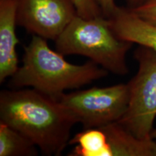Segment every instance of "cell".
I'll use <instances>...</instances> for the list:
<instances>
[{
  "instance_id": "obj_1",
  "label": "cell",
  "mask_w": 156,
  "mask_h": 156,
  "mask_svg": "<svg viewBox=\"0 0 156 156\" xmlns=\"http://www.w3.org/2000/svg\"><path fill=\"white\" fill-rule=\"evenodd\" d=\"M0 122L30 139L46 155H60L76 122L57 99L35 89L0 93Z\"/></svg>"
},
{
  "instance_id": "obj_12",
  "label": "cell",
  "mask_w": 156,
  "mask_h": 156,
  "mask_svg": "<svg viewBox=\"0 0 156 156\" xmlns=\"http://www.w3.org/2000/svg\"><path fill=\"white\" fill-rule=\"evenodd\" d=\"M130 9L140 18L156 25V0H146Z\"/></svg>"
},
{
  "instance_id": "obj_6",
  "label": "cell",
  "mask_w": 156,
  "mask_h": 156,
  "mask_svg": "<svg viewBox=\"0 0 156 156\" xmlns=\"http://www.w3.org/2000/svg\"><path fill=\"white\" fill-rule=\"evenodd\" d=\"M69 156H156V142L140 139L118 122L83 129L69 140Z\"/></svg>"
},
{
  "instance_id": "obj_9",
  "label": "cell",
  "mask_w": 156,
  "mask_h": 156,
  "mask_svg": "<svg viewBox=\"0 0 156 156\" xmlns=\"http://www.w3.org/2000/svg\"><path fill=\"white\" fill-rule=\"evenodd\" d=\"M108 19L119 38L156 51V25L140 18L130 9L121 7Z\"/></svg>"
},
{
  "instance_id": "obj_13",
  "label": "cell",
  "mask_w": 156,
  "mask_h": 156,
  "mask_svg": "<svg viewBox=\"0 0 156 156\" xmlns=\"http://www.w3.org/2000/svg\"><path fill=\"white\" fill-rule=\"evenodd\" d=\"M100 6L103 15L106 18H110L118 9V6L115 3V0H96Z\"/></svg>"
},
{
  "instance_id": "obj_4",
  "label": "cell",
  "mask_w": 156,
  "mask_h": 156,
  "mask_svg": "<svg viewBox=\"0 0 156 156\" xmlns=\"http://www.w3.org/2000/svg\"><path fill=\"white\" fill-rule=\"evenodd\" d=\"M134 56L139 68L128 83V107L118 122L136 137L150 139L156 117V51L140 46Z\"/></svg>"
},
{
  "instance_id": "obj_10",
  "label": "cell",
  "mask_w": 156,
  "mask_h": 156,
  "mask_svg": "<svg viewBox=\"0 0 156 156\" xmlns=\"http://www.w3.org/2000/svg\"><path fill=\"white\" fill-rule=\"evenodd\" d=\"M37 147L27 136L0 122V156H36Z\"/></svg>"
},
{
  "instance_id": "obj_7",
  "label": "cell",
  "mask_w": 156,
  "mask_h": 156,
  "mask_svg": "<svg viewBox=\"0 0 156 156\" xmlns=\"http://www.w3.org/2000/svg\"><path fill=\"white\" fill-rule=\"evenodd\" d=\"M17 24L31 34L55 41L77 15L72 0H16Z\"/></svg>"
},
{
  "instance_id": "obj_3",
  "label": "cell",
  "mask_w": 156,
  "mask_h": 156,
  "mask_svg": "<svg viewBox=\"0 0 156 156\" xmlns=\"http://www.w3.org/2000/svg\"><path fill=\"white\" fill-rule=\"evenodd\" d=\"M55 43L62 55L83 56L115 75L128 73L126 54L133 44L119 38L104 16L85 19L76 15Z\"/></svg>"
},
{
  "instance_id": "obj_2",
  "label": "cell",
  "mask_w": 156,
  "mask_h": 156,
  "mask_svg": "<svg viewBox=\"0 0 156 156\" xmlns=\"http://www.w3.org/2000/svg\"><path fill=\"white\" fill-rule=\"evenodd\" d=\"M108 73L91 60L83 64L69 63L48 46L46 39L33 35L24 47L22 66L11 77L10 85L30 87L58 99L67 90L80 88L106 77Z\"/></svg>"
},
{
  "instance_id": "obj_5",
  "label": "cell",
  "mask_w": 156,
  "mask_h": 156,
  "mask_svg": "<svg viewBox=\"0 0 156 156\" xmlns=\"http://www.w3.org/2000/svg\"><path fill=\"white\" fill-rule=\"evenodd\" d=\"M57 100L83 129L99 127L119 121L129 101L128 83L64 93Z\"/></svg>"
},
{
  "instance_id": "obj_15",
  "label": "cell",
  "mask_w": 156,
  "mask_h": 156,
  "mask_svg": "<svg viewBox=\"0 0 156 156\" xmlns=\"http://www.w3.org/2000/svg\"><path fill=\"white\" fill-rule=\"evenodd\" d=\"M151 138L156 142V129H153V132H151Z\"/></svg>"
},
{
  "instance_id": "obj_8",
  "label": "cell",
  "mask_w": 156,
  "mask_h": 156,
  "mask_svg": "<svg viewBox=\"0 0 156 156\" xmlns=\"http://www.w3.org/2000/svg\"><path fill=\"white\" fill-rule=\"evenodd\" d=\"M16 0H0V83L18 69Z\"/></svg>"
},
{
  "instance_id": "obj_14",
  "label": "cell",
  "mask_w": 156,
  "mask_h": 156,
  "mask_svg": "<svg viewBox=\"0 0 156 156\" xmlns=\"http://www.w3.org/2000/svg\"><path fill=\"white\" fill-rule=\"evenodd\" d=\"M127 1L129 2V3L130 5L133 6V7H135L136 6L145 2L146 0H127ZM133 7H132V8H133Z\"/></svg>"
},
{
  "instance_id": "obj_11",
  "label": "cell",
  "mask_w": 156,
  "mask_h": 156,
  "mask_svg": "<svg viewBox=\"0 0 156 156\" xmlns=\"http://www.w3.org/2000/svg\"><path fill=\"white\" fill-rule=\"evenodd\" d=\"M72 2L78 16L85 19L103 16L96 0H72Z\"/></svg>"
}]
</instances>
